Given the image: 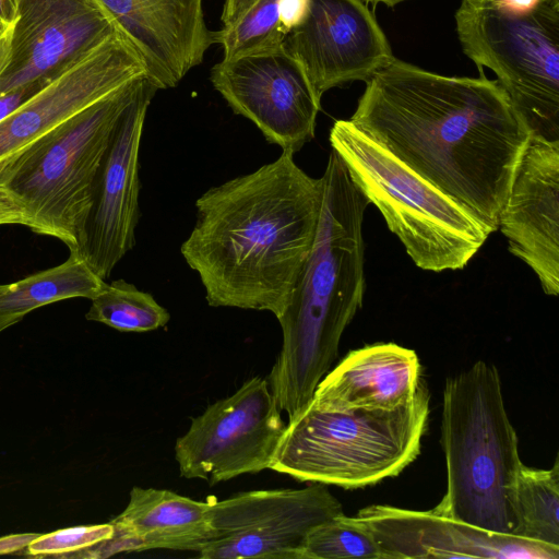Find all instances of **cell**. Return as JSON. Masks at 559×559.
<instances>
[{"label": "cell", "mask_w": 559, "mask_h": 559, "mask_svg": "<svg viewBox=\"0 0 559 559\" xmlns=\"http://www.w3.org/2000/svg\"><path fill=\"white\" fill-rule=\"evenodd\" d=\"M498 228L509 251L559 293V142L530 136L515 167Z\"/></svg>", "instance_id": "cell-16"}, {"label": "cell", "mask_w": 559, "mask_h": 559, "mask_svg": "<svg viewBox=\"0 0 559 559\" xmlns=\"http://www.w3.org/2000/svg\"><path fill=\"white\" fill-rule=\"evenodd\" d=\"M501 5L513 13L525 14L533 11L540 0H499Z\"/></svg>", "instance_id": "cell-34"}, {"label": "cell", "mask_w": 559, "mask_h": 559, "mask_svg": "<svg viewBox=\"0 0 559 559\" xmlns=\"http://www.w3.org/2000/svg\"><path fill=\"white\" fill-rule=\"evenodd\" d=\"M311 0H278L277 13L282 32L287 36L307 20Z\"/></svg>", "instance_id": "cell-27"}, {"label": "cell", "mask_w": 559, "mask_h": 559, "mask_svg": "<svg viewBox=\"0 0 559 559\" xmlns=\"http://www.w3.org/2000/svg\"><path fill=\"white\" fill-rule=\"evenodd\" d=\"M514 535L559 547V460L551 468L522 464L514 491Z\"/></svg>", "instance_id": "cell-22"}, {"label": "cell", "mask_w": 559, "mask_h": 559, "mask_svg": "<svg viewBox=\"0 0 559 559\" xmlns=\"http://www.w3.org/2000/svg\"><path fill=\"white\" fill-rule=\"evenodd\" d=\"M373 535L382 559H558L559 547L497 534L455 521L433 509L415 511L373 504L355 516Z\"/></svg>", "instance_id": "cell-17"}, {"label": "cell", "mask_w": 559, "mask_h": 559, "mask_svg": "<svg viewBox=\"0 0 559 559\" xmlns=\"http://www.w3.org/2000/svg\"><path fill=\"white\" fill-rule=\"evenodd\" d=\"M210 80L231 110L293 154L314 136L321 98L284 46L222 59Z\"/></svg>", "instance_id": "cell-12"}, {"label": "cell", "mask_w": 559, "mask_h": 559, "mask_svg": "<svg viewBox=\"0 0 559 559\" xmlns=\"http://www.w3.org/2000/svg\"><path fill=\"white\" fill-rule=\"evenodd\" d=\"M330 144L353 181L382 214L413 262L425 271L461 270L491 230L350 120H337Z\"/></svg>", "instance_id": "cell-6"}, {"label": "cell", "mask_w": 559, "mask_h": 559, "mask_svg": "<svg viewBox=\"0 0 559 559\" xmlns=\"http://www.w3.org/2000/svg\"><path fill=\"white\" fill-rule=\"evenodd\" d=\"M277 1L257 0L241 19L213 33L214 44L223 48L224 59L283 45L286 35L280 26Z\"/></svg>", "instance_id": "cell-25"}, {"label": "cell", "mask_w": 559, "mask_h": 559, "mask_svg": "<svg viewBox=\"0 0 559 559\" xmlns=\"http://www.w3.org/2000/svg\"><path fill=\"white\" fill-rule=\"evenodd\" d=\"M413 349L376 343L349 352L317 385L312 400L324 409H392L408 403L421 384Z\"/></svg>", "instance_id": "cell-19"}, {"label": "cell", "mask_w": 559, "mask_h": 559, "mask_svg": "<svg viewBox=\"0 0 559 559\" xmlns=\"http://www.w3.org/2000/svg\"><path fill=\"white\" fill-rule=\"evenodd\" d=\"M120 32L99 0H19L0 95L34 82L48 85Z\"/></svg>", "instance_id": "cell-13"}, {"label": "cell", "mask_w": 559, "mask_h": 559, "mask_svg": "<svg viewBox=\"0 0 559 559\" xmlns=\"http://www.w3.org/2000/svg\"><path fill=\"white\" fill-rule=\"evenodd\" d=\"M255 2L257 0H225L221 16L224 26L241 19Z\"/></svg>", "instance_id": "cell-30"}, {"label": "cell", "mask_w": 559, "mask_h": 559, "mask_svg": "<svg viewBox=\"0 0 559 559\" xmlns=\"http://www.w3.org/2000/svg\"><path fill=\"white\" fill-rule=\"evenodd\" d=\"M134 551H195L207 540L210 502L167 489L133 487L126 509L110 521Z\"/></svg>", "instance_id": "cell-20"}, {"label": "cell", "mask_w": 559, "mask_h": 559, "mask_svg": "<svg viewBox=\"0 0 559 559\" xmlns=\"http://www.w3.org/2000/svg\"><path fill=\"white\" fill-rule=\"evenodd\" d=\"M2 225L28 227V217L23 203L11 191L0 186V226Z\"/></svg>", "instance_id": "cell-29"}, {"label": "cell", "mask_w": 559, "mask_h": 559, "mask_svg": "<svg viewBox=\"0 0 559 559\" xmlns=\"http://www.w3.org/2000/svg\"><path fill=\"white\" fill-rule=\"evenodd\" d=\"M111 523L82 525L39 534L23 550L33 558L70 559L74 554L90 548L112 536Z\"/></svg>", "instance_id": "cell-26"}, {"label": "cell", "mask_w": 559, "mask_h": 559, "mask_svg": "<svg viewBox=\"0 0 559 559\" xmlns=\"http://www.w3.org/2000/svg\"><path fill=\"white\" fill-rule=\"evenodd\" d=\"M138 49L146 78L175 87L214 44L202 0H99Z\"/></svg>", "instance_id": "cell-18"}, {"label": "cell", "mask_w": 559, "mask_h": 559, "mask_svg": "<svg viewBox=\"0 0 559 559\" xmlns=\"http://www.w3.org/2000/svg\"><path fill=\"white\" fill-rule=\"evenodd\" d=\"M39 533L13 534L0 538V555L20 554Z\"/></svg>", "instance_id": "cell-31"}, {"label": "cell", "mask_w": 559, "mask_h": 559, "mask_svg": "<svg viewBox=\"0 0 559 559\" xmlns=\"http://www.w3.org/2000/svg\"><path fill=\"white\" fill-rule=\"evenodd\" d=\"M364 2H373V3H383L388 7H394L395 4L403 2L405 0H361Z\"/></svg>", "instance_id": "cell-35"}, {"label": "cell", "mask_w": 559, "mask_h": 559, "mask_svg": "<svg viewBox=\"0 0 559 559\" xmlns=\"http://www.w3.org/2000/svg\"><path fill=\"white\" fill-rule=\"evenodd\" d=\"M302 559H382V555L371 532L343 513L308 533Z\"/></svg>", "instance_id": "cell-24"}, {"label": "cell", "mask_w": 559, "mask_h": 559, "mask_svg": "<svg viewBox=\"0 0 559 559\" xmlns=\"http://www.w3.org/2000/svg\"><path fill=\"white\" fill-rule=\"evenodd\" d=\"M142 78L58 124L1 173L0 186L23 203L32 231L75 247L112 130Z\"/></svg>", "instance_id": "cell-7"}, {"label": "cell", "mask_w": 559, "mask_h": 559, "mask_svg": "<svg viewBox=\"0 0 559 559\" xmlns=\"http://www.w3.org/2000/svg\"><path fill=\"white\" fill-rule=\"evenodd\" d=\"M441 445L447 491L433 510L471 526L514 535V491L523 463L492 364L478 360L447 379Z\"/></svg>", "instance_id": "cell-4"}, {"label": "cell", "mask_w": 559, "mask_h": 559, "mask_svg": "<svg viewBox=\"0 0 559 559\" xmlns=\"http://www.w3.org/2000/svg\"><path fill=\"white\" fill-rule=\"evenodd\" d=\"M326 485L262 489L210 501L211 533L202 559H302L308 533L343 514Z\"/></svg>", "instance_id": "cell-10"}, {"label": "cell", "mask_w": 559, "mask_h": 559, "mask_svg": "<svg viewBox=\"0 0 559 559\" xmlns=\"http://www.w3.org/2000/svg\"><path fill=\"white\" fill-rule=\"evenodd\" d=\"M322 199V177L307 175L286 150L204 192L180 251L199 274L207 304L277 319L312 248Z\"/></svg>", "instance_id": "cell-2"}, {"label": "cell", "mask_w": 559, "mask_h": 559, "mask_svg": "<svg viewBox=\"0 0 559 559\" xmlns=\"http://www.w3.org/2000/svg\"><path fill=\"white\" fill-rule=\"evenodd\" d=\"M283 46L301 64L319 98L345 83L367 82L394 58L361 0H311L307 20L287 34Z\"/></svg>", "instance_id": "cell-15"}, {"label": "cell", "mask_w": 559, "mask_h": 559, "mask_svg": "<svg viewBox=\"0 0 559 559\" xmlns=\"http://www.w3.org/2000/svg\"><path fill=\"white\" fill-rule=\"evenodd\" d=\"M285 428L267 380L252 377L193 417L176 440L180 476L216 485L270 468Z\"/></svg>", "instance_id": "cell-9"}, {"label": "cell", "mask_w": 559, "mask_h": 559, "mask_svg": "<svg viewBox=\"0 0 559 559\" xmlns=\"http://www.w3.org/2000/svg\"><path fill=\"white\" fill-rule=\"evenodd\" d=\"M322 179L314 241L288 304L277 318L282 347L266 378L278 408L288 419L312 400L365 293L362 221L369 201L333 150Z\"/></svg>", "instance_id": "cell-3"}, {"label": "cell", "mask_w": 559, "mask_h": 559, "mask_svg": "<svg viewBox=\"0 0 559 559\" xmlns=\"http://www.w3.org/2000/svg\"><path fill=\"white\" fill-rule=\"evenodd\" d=\"M47 85L34 82L0 95V122L14 114Z\"/></svg>", "instance_id": "cell-28"}, {"label": "cell", "mask_w": 559, "mask_h": 559, "mask_svg": "<svg viewBox=\"0 0 559 559\" xmlns=\"http://www.w3.org/2000/svg\"><path fill=\"white\" fill-rule=\"evenodd\" d=\"M455 25L463 52L497 75L530 136L559 142V0L525 14L499 0H462Z\"/></svg>", "instance_id": "cell-8"}, {"label": "cell", "mask_w": 559, "mask_h": 559, "mask_svg": "<svg viewBox=\"0 0 559 559\" xmlns=\"http://www.w3.org/2000/svg\"><path fill=\"white\" fill-rule=\"evenodd\" d=\"M448 76L393 58L350 121L491 233L530 133L497 80Z\"/></svg>", "instance_id": "cell-1"}, {"label": "cell", "mask_w": 559, "mask_h": 559, "mask_svg": "<svg viewBox=\"0 0 559 559\" xmlns=\"http://www.w3.org/2000/svg\"><path fill=\"white\" fill-rule=\"evenodd\" d=\"M157 86L143 76L121 112L97 171L75 251L103 280L134 247L139 222V152Z\"/></svg>", "instance_id": "cell-11"}, {"label": "cell", "mask_w": 559, "mask_h": 559, "mask_svg": "<svg viewBox=\"0 0 559 559\" xmlns=\"http://www.w3.org/2000/svg\"><path fill=\"white\" fill-rule=\"evenodd\" d=\"M142 76L143 58L117 33L0 122V175L58 124Z\"/></svg>", "instance_id": "cell-14"}, {"label": "cell", "mask_w": 559, "mask_h": 559, "mask_svg": "<svg viewBox=\"0 0 559 559\" xmlns=\"http://www.w3.org/2000/svg\"><path fill=\"white\" fill-rule=\"evenodd\" d=\"M85 318L121 332H147L165 326L169 312L154 297L124 280H116L91 299Z\"/></svg>", "instance_id": "cell-23"}, {"label": "cell", "mask_w": 559, "mask_h": 559, "mask_svg": "<svg viewBox=\"0 0 559 559\" xmlns=\"http://www.w3.org/2000/svg\"><path fill=\"white\" fill-rule=\"evenodd\" d=\"M13 28H0V75L9 61Z\"/></svg>", "instance_id": "cell-33"}, {"label": "cell", "mask_w": 559, "mask_h": 559, "mask_svg": "<svg viewBox=\"0 0 559 559\" xmlns=\"http://www.w3.org/2000/svg\"><path fill=\"white\" fill-rule=\"evenodd\" d=\"M19 15V0H0V28H13Z\"/></svg>", "instance_id": "cell-32"}, {"label": "cell", "mask_w": 559, "mask_h": 559, "mask_svg": "<svg viewBox=\"0 0 559 559\" xmlns=\"http://www.w3.org/2000/svg\"><path fill=\"white\" fill-rule=\"evenodd\" d=\"M106 285L75 252L59 265L0 284V333L43 306L71 298H94Z\"/></svg>", "instance_id": "cell-21"}, {"label": "cell", "mask_w": 559, "mask_h": 559, "mask_svg": "<svg viewBox=\"0 0 559 559\" xmlns=\"http://www.w3.org/2000/svg\"><path fill=\"white\" fill-rule=\"evenodd\" d=\"M430 394L392 409H324L308 403L288 419L270 469L298 481L345 489L394 477L420 453Z\"/></svg>", "instance_id": "cell-5"}]
</instances>
